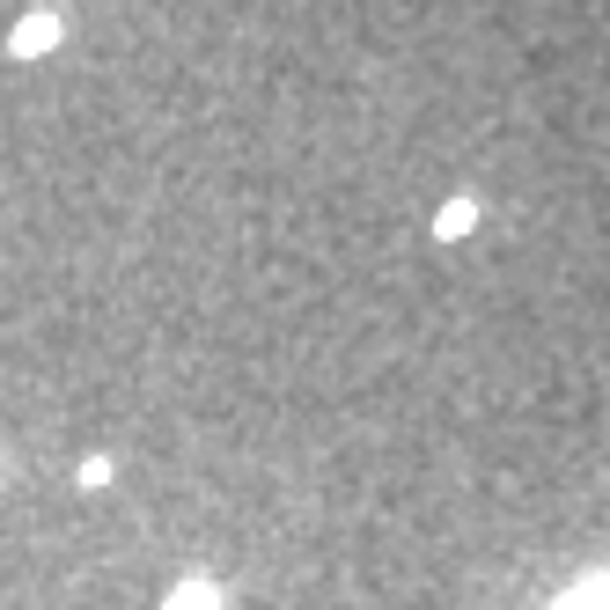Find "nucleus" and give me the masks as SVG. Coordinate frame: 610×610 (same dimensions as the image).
<instances>
[{
  "instance_id": "1",
  "label": "nucleus",
  "mask_w": 610,
  "mask_h": 610,
  "mask_svg": "<svg viewBox=\"0 0 610 610\" xmlns=\"http://www.w3.org/2000/svg\"><path fill=\"white\" fill-rule=\"evenodd\" d=\"M52 45H59V8H30L23 23H15V59H37Z\"/></svg>"
},
{
  "instance_id": "2",
  "label": "nucleus",
  "mask_w": 610,
  "mask_h": 610,
  "mask_svg": "<svg viewBox=\"0 0 610 610\" xmlns=\"http://www.w3.org/2000/svg\"><path fill=\"white\" fill-rule=\"evenodd\" d=\"M471 221H478V206H471V199H449V206L434 214V236H441V244H456V236H464Z\"/></svg>"
},
{
  "instance_id": "3",
  "label": "nucleus",
  "mask_w": 610,
  "mask_h": 610,
  "mask_svg": "<svg viewBox=\"0 0 610 610\" xmlns=\"http://www.w3.org/2000/svg\"><path fill=\"white\" fill-rule=\"evenodd\" d=\"M552 610H610V574H603V581H581L574 596H560Z\"/></svg>"
},
{
  "instance_id": "4",
  "label": "nucleus",
  "mask_w": 610,
  "mask_h": 610,
  "mask_svg": "<svg viewBox=\"0 0 610 610\" xmlns=\"http://www.w3.org/2000/svg\"><path fill=\"white\" fill-rule=\"evenodd\" d=\"M221 603V596H214V588H206V581H199V588H184V596H177V610H214Z\"/></svg>"
}]
</instances>
